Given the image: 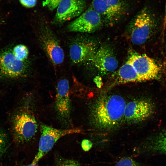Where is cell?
Listing matches in <instances>:
<instances>
[{
  "instance_id": "1",
  "label": "cell",
  "mask_w": 166,
  "mask_h": 166,
  "mask_svg": "<svg viewBox=\"0 0 166 166\" xmlns=\"http://www.w3.org/2000/svg\"><path fill=\"white\" fill-rule=\"evenodd\" d=\"M126 104L124 99L117 94L99 97L91 107L92 123L101 131H110L116 129L123 122Z\"/></svg>"
},
{
  "instance_id": "2",
  "label": "cell",
  "mask_w": 166,
  "mask_h": 166,
  "mask_svg": "<svg viewBox=\"0 0 166 166\" xmlns=\"http://www.w3.org/2000/svg\"><path fill=\"white\" fill-rule=\"evenodd\" d=\"M155 17L147 7L142 9L136 15L130 25L131 40L134 44H144L152 35L157 26Z\"/></svg>"
},
{
  "instance_id": "3",
  "label": "cell",
  "mask_w": 166,
  "mask_h": 166,
  "mask_svg": "<svg viewBox=\"0 0 166 166\" xmlns=\"http://www.w3.org/2000/svg\"><path fill=\"white\" fill-rule=\"evenodd\" d=\"M38 124L31 111L24 107L18 110L12 120V133L14 140L19 144L30 141L35 135Z\"/></svg>"
},
{
  "instance_id": "4",
  "label": "cell",
  "mask_w": 166,
  "mask_h": 166,
  "mask_svg": "<svg viewBox=\"0 0 166 166\" xmlns=\"http://www.w3.org/2000/svg\"><path fill=\"white\" fill-rule=\"evenodd\" d=\"M41 136L38 151L32 164H36L52 148L56 142L65 136L81 132L79 128L58 129L45 124L40 125Z\"/></svg>"
},
{
  "instance_id": "5",
  "label": "cell",
  "mask_w": 166,
  "mask_h": 166,
  "mask_svg": "<svg viewBox=\"0 0 166 166\" xmlns=\"http://www.w3.org/2000/svg\"><path fill=\"white\" fill-rule=\"evenodd\" d=\"M91 7L99 14L103 22L111 24L121 18L128 9L123 0H93Z\"/></svg>"
},
{
  "instance_id": "6",
  "label": "cell",
  "mask_w": 166,
  "mask_h": 166,
  "mask_svg": "<svg viewBox=\"0 0 166 166\" xmlns=\"http://www.w3.org/2000/svg\"><path fill=\"white\" fill-rule=\"evenodd\" d=\"M154 109L153 105L149 100L140 99L131 101L126 104L123 122L130 124L145 121L152 115Z\"/></svg>"
},
{
  "instance_id": "7",
  "label": "cell",
  "mask_w": 166,
  "mask_h": 166,
  "mask_svg": "<svg viewBox=\"0 0 166 166\" xmlns=\"http://www.w3.org/2000/svg\"><path fill=\"white\" fill-rule=\"evenodd\" d=\"M128 60L138 74L140 82L159 77L161 67L153 59L145 54H133Z\"/></svg>"
},
{
  "instance_id": "8",
  "label": "cell",
  "mask_w": 166,
  "mask_h": 166,
  "mask_svg": "<svg viewBox=\"0 0 166 166\" xmlns=\"http://www.w3.org/2000/svg\"><path fill=\"white\" fill-rule=\"evenodd\" d=\"M103 22L100 16L91 6L70 22L67 29L70 32L91 33L100 28Z\"/></svg>"
},
{
  "instance_id": "9",
  "label": "cell",
  "mask_w": 166,
  "mask_h": 166,
  "mask_svg": "<svg viewBox=\"0 0 166 166\" xmlns=\"http://www.w3.org/2000/svg\"><path fill=\"white\" fill-rule=\"evenodd\" d=\"M26 69L25 61L17 58L11 50L0 52V77L19 78L24 75Z\"/></svg>"
},
{
  "instance_id": "10",
  "label": "cell",
  "mask_w": 166,
  "mask_h": 166,
  "mask_svg": "<svg viewBox=\"0 0 166 166\" xmlns=\"http://www.w3.org/2000/svg\"><path fill=\"white\" fill-rule=\"evenodd\" d=\"M69 84L64 79L58 83L55 97V106L57 113L64 123L71 122V101L69 97Z\"/></svg>"
},
{
  "instance_id": "11",
  "label": "cell",
  "mask_w": 166,
  "mask_h": 166,
  "mask_svg": "<svg viewBox=\"0 0 166 166\" xmlns=\"http://www.w3.org/2000/svg\"><path fill=\"white\" fill-rule=\"evenodd\" d=\"M89 62L99 72L104 74L115 71L118 63L113 51L106 45L97 49Z\"/></svg>"
},
{
  "instance_id": "12",
  "label": "cell",
  "mask_w": 166,
  "mask_h": 166,
  "mask_svg": "<svg viewBox=\"0 0 166 166\" xmlns=\"http://www.w3.org/2000/svg\"><path fill=\"white\" fill-rule=\"evenodd\" d=\"M84 0H62L57 7L54 22L61 23L78 17L85 10Z\"/></svg>"
},
{
  "instance_id": "13",
  "label": "cell",
  "mask_w": 166,
  "mask_h": 166,
  "mask_svg": "<svg viewBox=\"0 0 166 166\" xmlns=\"http://www.w3.org/2000/svg\"><path fill=\"white\" fill-rule=\"evenodd\" d=\"M46 29L43 30L41 35L42 45L52 63L55 65H60L64 58L63 50L51 32Z\"/></svg>"
},
{
  "instance_id": "14",
  "label": "cell",
  "mask_w": 166,
  "mask_h": 166,
  "mask_svg": "<svg viewBox=\"0 0 166 166\" xmlns=\"http://www.w3.org/2000/svg\"><path fill=\"white\" fill-rule=\"evenodd\" d=\"M97 49L96 45L91 42L78 40L70 46V57L72 61L76 64L89 61Z\"/></svg>"
},
{
  "instance_id": "15",
  "label": "cell",
  "mask_w": 166,
  "mask_h": 166,
  "mask_svg": "<svg viewBox=\"0 0 166 166\" xmlns=\"http://www.w3.org/2000/svg\"><path fill=\"white\" fill-rule=\"evenodd\" d=\"M114 77L115 83L117 84L140 82L138 74L128 60L116 71Z\"/></svg>"
},
{
  "instance_id": "16",
  "label": "cell",
  "mask_w": 166,
  "mask_h": 166,
  "mask_svg": "<svg viewBox=\"0 0 166 166\" xmlns=\"http://www.w3.org/2000/svg\"><path fill=\"white\" fill-rule=\"evenodd\" d=\"M140 149L166 154V130L159 135L152 142L140 146Z\"/></svg>"
},
{
  "instance_id": "17",
  "label": "cell",
  "mask_w": 166,
  "mask_h": 166,
  "mask_svg": "<svg viewBox=\"0 0 166 166\" xmlns=\"http://www.w3.org/2000/svg\"><path fill=\"white\" fill-rule=\"evenodd\" d=\"M11 51L13 54L19 60L25 61L28 57L29 50L27 46L24 45H18Z\"/></svg>"
},
{
  "instance_id": "18",
  "label": "cell",
  "mask_w": 166,
  "mask_h": 166,
  "mask_svg": "<svg viewBox=\"0 0 166 166\" xmlns=\"http://www.w3.org/2000/svg\"><path fill=\"white\" fill-rule=\"evenodd\" d=\"M9 144L7 135L0 129V158L7 150Z\"/></svg>"
},
{
  "instance_id": "19",
  "label": "cell",
  "mask_w": 166,
  "mask_h": 166,
  "mask_svg": "<svg viewBox=\"0 0 166 166\" xmlns=\"http://www.w3.org/2000/svg\"><path fill=\"white\" fill-rule=\"evenodd\" d=\"M115 166H141L137 161L130 157L121 158L116 163Z\"/></svg>"
},
{
  "instance_id": "20",
  "label": "cell",
  "mask_w": 166,
  "mask_h": 166,
  "mask_svg": "<svg viewBox=\"0 0 166 166\" xmlns=\"http://www.w3.org/2000/svg\"><path fill=\"white\" fill-rule=\"evenodd\" d=\"M62 0H44L42 5L50 10H53L57 8L60 2Z\"/></svg>"
},
{
  "instance_id": "21",
  "label": "cell",
  "mask_w": 166,
  "mask_h": 166,
  "mask_svg": "<svg viewBox=\"0 0 166 166\" xmlns=\"http://www.w3.org/2000/svg\"><path fill=\"white\" fill-rule=\"evenodd\" d=\"M57 166H81L77 161L73 160L61 159L57 163Z\"/></svg>"
},
{
  "instance_id": "22",
  "label": "cell",
  "mask_w": 166,
  "mask_h": 166,
  "mask_svg": "<svg viewBox=\"0 0 166 166\" xmlns=\"http://www.w3.org/2000/svg\"><path fill=\"white\" fill-rule=\"evenodd\" d=\"M93 144L89 140L85 139L83 140L81 143V147L84 151H89L92 148Z\"/></svg>"
},
{
  "instance_id": "23",
  "label": "cell",
  "mask_w": 166,
  "mask_h": 166,
  "mask_svg": "<svg viewBox=\"0 0 166 166\" xmlns=\"http://www.w3.org/2000/svg\"><path fill=\"white\" fill-rule=\"evenodd\" d=\"M20 3L27 8H32L35 6L37 0H19Z\"/></svg>"
},
{
  "instance_id": "24",
  "label": "cell",
  "mask_w": 166,
  "mask_h": 166,
  "mask_svg": "<svg viewBox=\"0 0 166 166\" xmlns=\"http://www.w3.org/2000/svg\"><path fill=\"white\" fill-rule=\"evenodd\" d=\"M166 24V9H165L164 25H165Z\"/></svg>"
},
{
  "instance_id": "25",
  "label": "cell",
  "mask_w": 166,
  "mask_h": 166,
  "mask_svg": "<svg viewBox=\"0 0 166 166\" xmlns=\"http://www.w3.org/2000/svg\"><path fill=\"white\" fill-rule=\"evenodd\" d=\"M25 166H39L37 164H33L32 163Z\"/></svg>"
},
{
  "instance_id": "26",
  "label": "cell",
  "mask_w": 166,
  "mask_h": 166,
  "mask_svg": "<svg viewBox=\"0 0 166 166\" xmlns=\"http://www.w3.org/2000/svg\"><path fill=\"white\" fill-rule=\"evenodd\" d=\"M166 8V4H165V9Z\"/></svg>"
}]
</instances>
